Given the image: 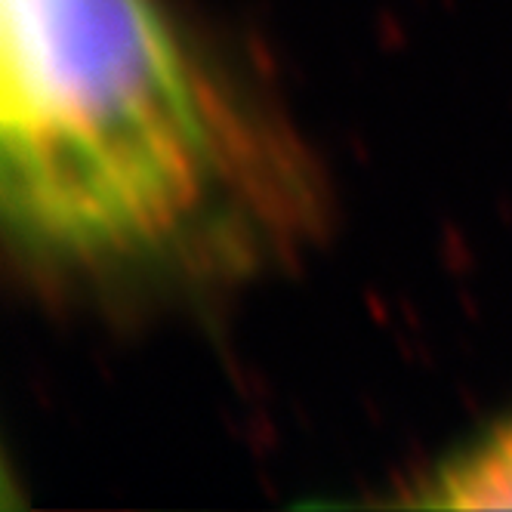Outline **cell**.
Returning <instances> with one entry per match:
<instances>
[{"mask_svg": "<svg viewBox=\"0 0 512 512\" xmlns=\"http://www.w3.org/2000/svg\"><path fill=\"white\" fill-rule=\"evenodd\" d=\"M0 195L59 260L112 263L186 235L226 167V121L161 0H4Z\"/></svg>", "mask_w": 512, "mask_h": 512, "instance_id": "cell-1", "label": "cell"}, {"mask_svg": "<svg viewBox=\"0 0 512 512\" xmlns=\"http://www.w3.org/2000/svg\"><path fill=\"white\" fill-rule=\"evenodd\" d=\"M429 509H512V420L448 457L417 494Z\"/></svg>", "mask_w": 512, "mask_h": 512, "instance_id": "cell-2", "label": "cell"}]
</instances>
